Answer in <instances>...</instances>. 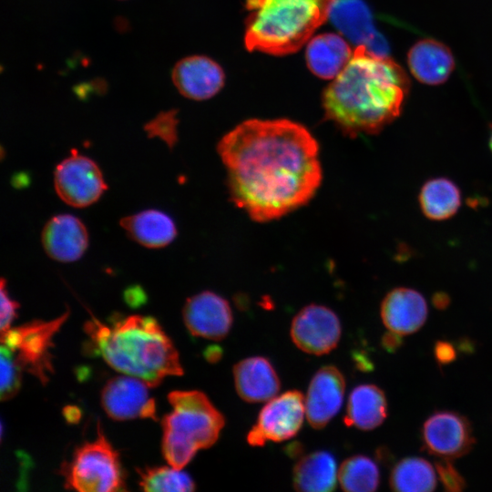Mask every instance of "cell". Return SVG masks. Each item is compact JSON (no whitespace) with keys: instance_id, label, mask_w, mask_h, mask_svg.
I'll use <instances>...</instances> for the list:
<instances>
[{"instance_id":"1","label":"cell","mask_w":492,"mask_h":492,"mask_svg":"<svg viewBox=\"0 0 492 492\" xmlns=\"http://www.w3.org/2000/svg\"><path fill=\"white\" fill-rule=\"evenodd\" d=\"M231 200L253 220L279 219L308 203L323 171L316 139L289 119H249L218 144Z\"/></svg>"},{"instance_id":"2","label":"cell","mask_w":492,"mask_h":492,"mask_svg":"<svg viewBox=\"0 0 492 492\" xmlns=\"http://www.w3.org/2000/svg\"><path fill=\"white\" fill-rule=\"evenodd\" d=\"M408 87L395 61L357 46L323 94L325 118L350 137L378 133L399 116Z\"/></svg>"},{"instance_id":"3","label":"cell","mask_w":492,"mask_h":492,"mask_svg":"<svg viewBox=\"0 0 492 492\" xmlns=\"http://www.w3.org/2000/svg\"><path fill=\"white\" fill-rule=\"evenodd\" d=\"M84 328L96 353L112 368L150 388L166 376L183 374L176 347L153 317L117 316L103 323L92 316Z\"/></svg>"},{"instance_id":"4","label":"cell","mask_w":492,"mask_h":492,"mask_svg":"<svg viewBox=\"0 0 492 492\" xmlns=\"http://www.w3.org/2000/svg\"><path fill=\"white\" fill-rule=\"evenodd\" d=\"M333 1L246 0L247 49L275 56L296 52L329 18Z\"/></svg>"},{"instance_id":"5","label":"cell","mask_w":492,"mask_h":492,"mask_svg":"<svg viewBox=\"0 0 492 492\" xmlns=\"http://www.w3.org/2000/svg\"><path fill=\"white\" fill-rule=\"evenodd\" d=\"M168 399L172 410L161 421L162 454L169 466L181 469L218 441L225 417L200 391H173Z\"/></svg>"},{"instance_id":"6","label":"cell","mask_w":492,"mask_h":492,"mask_svg":"<svg viewBox=\"0 0 492 492\" xmlns=\"http://www.w3.org/2000/svg\"><path fill=\"white\" fill-rule=\"evenodd\" d=\"M59 474L67 489L81 492L126 490L118 453L106 438L99 422L97 438L78 446L71 459L61 465Z\"/></svg>"},{"instance_id":"7","label":"cell","mask_w":492,"mask_h":492,"mask_svg":"<svg viewBox=\"0 0 492 492\" xmlns=\"http://www.w3.org/2000/svg\"><path fill=\"white\" fill-rule=\"evenodd\" d=\"M68 315L67 310L54 320H35L1 333V344L10 351L22 371L30 373L43 384L53 373V338Z\"/></svg>"},{"instance_id":"8","label":"cell","mask_w":492,"mask_h":492,"mask_svg":"<svg viewBox=\"0 0 492 492\" xmlns=\"http://www.w3.org/2000/svg\"><path fill=\"white\" fill-rule=\"evenodd\" d=\"M305 400L298 390L274 396L261 408L256 424L247 435L252 446H262L268 441L282 442L295 436L302 428Z\"/></svg>"},{"instance_id":"9","label":"cell","mask_w":492,"mask_h":492,"mask_svg":"<svg viewBox=\"0 0 492 492\" xmlns=\"http://www.w3.org/2000/svg\"><path fill=\"white\" fill-rule=\"evenodd\" d=\"M54 187L57 196L75 208L90 206L107 190L97 164L76 150L56 167Z\"/></svg>"},{"instance_id":"10","label":"cell","mask_w":492,"mask_h":492,"mask_svg":"<svg viewBox=\"0 0 492 492\" xmlns=\"http://www.w3.org/2000/svg\"><path fill=\"white\" fill-rule=\"evenodd\" d=\"M342 327L336 313L330 308L309 304L293 317L291 337L302 352L323 355L333 351L341 339Z\"/></svg>"},{"instance_id":"11","label":"cell","mask_w":492,"mask_h":492,"mask_svg":"<svg viewBox=\"0 0 492 492\" xmlns=\"http://www.w3.org/2000/svg\"><path fill=\"white\" fill-rule=\"evenodd\" d=\"M144 381L131 375L111 378L101 394L102 406L107 415L117 421L135 418L157 420L155 400Z\"/></svg>"},{"instance_id":"12","label":"cell","mask_w":492,"mask_h":492,"mask_svg":"<svg viewBox=\"0 0 492 492\" xmlns=\"http://www.w3.org/2000/svg\"><path fill=\"white\" fill-rule=\"evenodd\" d=\"M423 440L429 453L442 459L467 454L475 443L469 421L455 412H437L425 422Z\"/></svg>"},{"instance_id":"13","label":"cell","mask_w":492,"mask_h":492,"mask_svg":"<svg viewBox=\"0 0 492 492\" xmlns=\"http://www.w3.org/2000/svg\"><path fill=\"white\" fill-rule=\"evenodd\" d=\"M182 314L184 323L192 335L214 341L225 338L233 322L228 301L210 291L190 297L183 306Z\"/></svg>"},{"instance_id":"14","label":"cell","mask_w":492,"mask_h":492,"mask_svg":"<svg viewBox=\"0 0 492 492\" xmlns=\"http://www.w3.org/2000/svg\"><path fill=\"white\" fill-rule=\"evenodd\" d=\"M344 392L345 379L336 366L324 365L313 374L305 397V414L312 427L327 425L340 411Z\"/></svg>"},{"instance_id":"15","label":"cell","mask_w":492,"mask_h":492,"mask_svg":"<svg viewBox=\"0 0 492 492\" xmlns=\"http://www.w3.org/2000/svg\"><path fill=\"white\" fill-rule=\"evenodd\" d=\"M172 81L187 98L204 100L216 95L224 85L222 68L205 56H190L179 60L172 69Z\"/></svg>"},{"instance_id":"16","label":"cell","mask_w":492,"mask_h":492,"mask_svg":"<svg viewBox=\"0 0 492 492\" xmlns=\"http://www.w3.org/2000/svg\"><path fill=\"white\" fill-rule=\"evenodd\" d=\"M41 241L51 259L72 262L81 258L86 251L88 233L78 218L70 214H59L52 217L44 226Z\"/></svg>"},{"instance_id":"17","label":"cell","mask_w":492,"mask_h":492,"mask_svg":"<svg viewBox=\"0 0 492 492\" xmlns=\"http://www.w3.org/2000/svg\"><path fill=\"white\" fill-rule=\"evenodd\" d=\"M235 389L248 403H261L274 397L281 389V381L272 363L263 356L241 360L233 366Z\"/></svg>"},{"instance_id":"18","label":"cell","mask_w":492,"mask_h":492,"mask_svg":"<svg viewBox=\"0 0 492 492\" xmlns=\"http://www.w3.org/2000/svg\"><path fill=\"white\" fill-rule=\"evenodd\" d=\"M427 305L423 295L410 288L389 292L381 304V317L385 327L400 335L417 331L425 322Z\"/></svg>"},{"instance_id":"19","label":"cell","mask_w":492,"mask_h":492,"mask_svg":"<svg viewBox=\"0 0 492 492\" xmlns=\"http://www.w3.org/2000/svg\"><path fill=\"white\" fill-rule=\"evenodd\" d=\"M354 55L343 37L334 33H324L313 37L306 48V63L318 77L335 78L347 66Z\"/></svg>"},{"instance_id":"20","label":"cell","mask_w":492,"mask_h":492,"mask_svg":"<svg viewBox=\"0 0 492 492\" xmlns=\"http://www.w3.org/2000/svg\"><path fill=\"white\" fill-rule=\"evenodd\" d=\"M408 66L420 82L438 85L448 78L455 61L451 51L444 44L434 39H423L409 50Z\"/></svg>"},{"instance_id":"21","label":"cell","mask_w":492,"mask_h":492,"mask_svg":"<svg viewBox=\"0 0 492 492\" xmlns=\"http://www.w3.org/2000/svg\"><path fill=\"white\" fill-rule=\"evenodd\" d=\"M337 480L336 459L329 451L318 450L307 454L293 466L292 485L297 491H333Z\"/></svg>"},{"instance_id":"22","label":"cell","mask_w":492,"mask_h":492,"mask_svg":"<svg viewBox=\"0 0 492 492\" xmlns=\"http://www.w3.org/2000/svg\"><path fill=\"white\" fill-rule=\"evenodd\" d=\"M120 225L133 241L151 249L169 245L177 235L173 220L158 210H146L124 217Z\"/></svg>"},{"instance_id":"23","label":"cell","mask_w":492,"mask_h":492,"mask_svg":"<svg viewBox=\"0 0 492 492\" xmlns=\"http://www.w3.org/2000/svg\"><path fill=\"white\" fill-rule=\"evenodd\" d=\"M386 416V398L378 386L360 384L352 390L343 420L347 426L371 430L379 426Z\"/></svg>"},{"instance_id":"24","label":"cell","mask_w":492,"mask_h":492,"mask_svg":"<svg viewBox=\"0 0 492 492\" xmlns=\"http://www.w3.org/2000/svg\"><path fill=\"white\" fill-rule=\"evenodd\" d=\"M334 26L351 42L366 46L378 33L363 0H334L329 14Z\"/></svg>"},{"instance_id":"25","label":"cell","mask_w":492,"mask_h":492,"mask_svg":"<svg viewBox=\"0 0 492 492\" xmlns=\"http://www.w3.org/2000/svg\"><path fill=\"white\" fill-rule=\"evenodd\" d=\"M419 204L428 219L446 220L458 210L461 193L452 180L446 178L432 179L423 185L419 193Z\"/></svg>"},{"instance_id":"26","label":"cell","mask_w":492,"mask_h":492,"mask_svg":"<svg viewBox=\"0 0 492 492\" xmlns=\"http://www.w3.org/2000/svg\"><path fill=\"white\" fill-rule=\"evenodd\" d=\"M436 476L432 465L421 457H406L398 462L390 475V487L402 492L432 491Z\"/></svg>"},{"instance_id":"27","label":"cell","mask_w":492,"mask_h":492,"mask_svg":"<svg viewBox=\"0 0 492 492\" xmlns=\"http://www.w3.org/2000/svg\"><path fill=\"white\" fill-rule=\"evenodd\" d=\"M380 474L370 457L355 455L346 458L338 469L341 487L351 492H371L377 489Z\"/></svg>"},{"instance_id":"28","label":"cell","mask_w":492,"mask_h":492,"mask_svg":"<svg viewBox=\"0 0 492 492\" xmlns=\"http://www.w3.org/2000/svg\"><path fill=\"white\" fill-rule=\"evenodd\" d=\"M139 486L145 491L186 492L196 488L195 482L186 472L173 466H154L138 469Z\"/></svg>"},{"instance_id":"29","label":"cell","mask_w":492,"mask_h":492,"mask_svg":"<svg viewBox=\"0 0 492 492\" xmlns=\"http://www.w3.org/2000/svg\"><path fill=\"white\" fill-rule=\"evenodd\" d=\"M0 397L2 401H6L14 397L19 391L23 371L15 363L10 351L2 344L0 347Z\"/></svg>"},{"instance_id":"30","label":"cell","mask_w":492,"mask_h":492,"mask_svg":"<svg viewBox=\"0 0 492 492\" xmlns=\"http://www.w3.org/2000/svg\"><path fill=\"white\" fill-rule=\"evenodd\" d=\"M178 118L175 110L158 114L145 125V131L149 138H158L172 149L178 141Z\"/></svg>"},{"instance_id":"31","label":"cell","mask_w":492,"mask_h":492,"mask_svg":"<svg viewBox=\"0 0 492 492\" xmlns=\"http://www.w3.org/2000/svg\"><path fill=\"white\" fill-rule=\"evenodd\" d=\"M436 467L439 478L448 491H460L466 483L455 466L449 462V459H442L436 462Z\"/></svg>"},{"instance_id":"32","label":"cell","mask_w":492,"mask_h":492,"mask_svg":"<svg viewBox=\"0 0 492 492\" xmlns=\"http://www.w3.org/2000/svg\"><path fill=\"white\" fill-rule=\"evenodd\" d=\"M6 281L1 280V313L0 332L5 333L11 328V323L16 316L19 304L12 300L5 287Z\"/></svg>"},{"instance_id":"33","label":"cell","mask_w":492,"mask_h":492,"mask_svg":"<svg viewBox=\"0 0 492 492\" xmlns=\"http://www.w3.org/2000/svg\"><path fill=\"white\" fill-rule=\"evenodd\" d=\"M436 359L441 363H448L454 360L456 353L451 344L446 342H438L435 348Z\"/></svg>"},{"instance_id":"34","label":"cell","mask_w":492,"mask_h":492,"mask_svg":"<svg viewBox=\"0 0 492 492\" xmlns=\"http://www.w3.org/2000/svg\"><path fill=\"white\" fill-rule=\"evenodd\" d=\"M400 334L389 332L385 333L383 337V344L387 350H394L395 347H397L400 344Z\"/></svg>"},{"instance_id":"35","label":"cell","mask_w":492,"mask_h":492,"mask_svg":"<svg viewBox=\"0 0 492 492\" xmlns=\"http://www.w3.org/2000/svg\"><path fill=\"white\" fill-rule=\"evenodd\" d=\"M222 352L218 347H212L206 352V357L210 362H216L220 358Z\"/></svg>"},{"instance_id":"36","label":"cell","mask_w":492,"mask_h":492,"mask_svg":"<svg viewBox=\"0 0 492 492\" xmlns=\"http://www.w3.org/2000/svg\"><path fill=\"white\" fill-rule=\"evenodd\" d=\"M489 146H490V149L492 150V133H491V137H490V139H489Z\"/></svg>"}]
</instances>
